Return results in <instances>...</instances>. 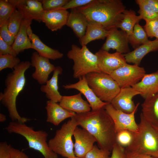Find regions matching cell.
Returning <instances> with one entry per match:
<instances>
[{
  "label": "cell",
  "instance_id": "6da1fadb",
  "mask_svg": "<svg viewBox=\"0 0 158 158\" xmlns=\"http://www.w3.org/2000/svg\"><path fill=\"white\" fill-rule=\"evenodd\" d=\"M80 126L96 139L98 147L111 151L117 143V132L111 118L104 108L76 114L74 116Z\"/></svg>",
  "mask_w": 158,
  "mask_h": 158
},
{
  "label": "cell",
  "instance_id": "7a4b0ae2",
  "mask_svg": "<svg viewBox=\"0 0 158 158\" xmlns=\"http://www.w3.org/2000/svg\"><path fill=\"white\" fill-rule=\"evenodd\" d=\"M31 66L30 62L23 61L6 76L5 80V87L0 93V101L7 109L12 121L25 123L30 119L21 116L16 107V98L23 90L26 83L25 73Z\"/></svg>",
  "mask_w": 158,
  "mask_h": 158
},
{
  "label": "cell",
  "instance_id": "3957f363",
  "mask_svg": "<svg viewBox=\"0 0 158 158\" xmlns=\"http://www.w3.org/2000/svg\"><path fill=\"white\" fill-rule=\"evenodd\" d=\"M125 8L120 0H93L90 4L76 8L88 21L98 23L109 30L116 28L122 19Z\"/></svg>",
  "mask_w": 158,
  "mask_h": 158
},
{
  "label": "cell",
  "instance_id": "277c9868",
  "mask_svg": "<svg viewBox=\"0 0 158 158\" xmlns=\"http://www.w3.org/2000/svg\"><path fill=\"white\" fill-rule=\"evenodd\" d=\"M136 132H133L131 143L125 148L126 154H144L158 158V129L144 118L141 114Z\"/></svg>",
  "mask_w": 158,
  "mask_h": 158
},
{
  "label": "cell",
  "instance_id": "5b68a950",
  "mask_svg": "<svg viewBox=\"0 0 158 158\" xmlns=\"http://www.w3.org/2000/svg\"><path fill=\"white\" fill-rule=\"evenodd\" d=\"M4 129L10 133L21 135L27 141L29 147L40 152L44 158H58V154L52 151L47 142L48 134L43 130H35L25 123L16 121L10 122Z\"/></svg>",
  "mask_w": 158,
  "mask_h": 158
},
{
  "label": "cell",
  "instance_id": "8992f818",
  "mask_svg": "<svg viewBox=\"0 0 158 158\" xmlns=\"http://www.w3.org/2000/svg\"><path fill=\"white\" fill-rule=\"evenodd\" d=\"M67 56L73 61V77L75 78H79L92 72H101L97 56L90 51L86 46L80 47L72 44Z\"/></svg>",
  "mask_w": 158,
  "mask_h": 158
},
{
  "label": "cell",
  "instance_id": "52a82bcc",
  "mask_svg": "<svg viewBox=\"0 0 158 158\" xmlns=\"http://www.w3.org/2000/svg\"><path fill=\"white\" fill-rule=\"evenodd\" d=\"M74 116L63 124L61 128L56 131L54 137L48 142L49 147L54 152L66 158L75 157L72 137L78 125Z\"/></svg>",
  "mask_w": 158,
  "mask_h": 158
},
{
  "label": "cell",
  "instance_id": "ba28073f",
  "mask_svg": "<svg viewBox=\"0 0 158 158\" xmlns=\"http://www.w3.org/2000/svg\"><path fill=\"white\" fill-rule=\"evenodd\" d=\"M88 84L102 101L111 103L119 92L120 87L109 75L101 72H93L85 75Z\"/></svg>",
  "mask_w": 158,
  "mask_h": 158
},
{
  "label": "cell",
  "instance_id": "9c48e42d",
  "mask_svg": "<svg viewBox=\"0 0 158 158\" xmlns=\"http://www.w3.org/2000/svg\"><path fill=\"white\" fill-rule=\"evenodd\" d=\"M145 73L143 67L127 63L114 71L109 75L122 88L132 87L141 80Z\"/></svg>",
  "mask_w": 158,
  "mask_h": 158
},
{
  "label": "cell",
  "instance_id": "30bf717a",
  "mask_svg": "<svg viewBox=\"0 0 158 158\" xmlns=\"http://www.w3.org/2000/svg\"><path fill=\"white\" fill-rule=\"evenodd\" d=\"M138 108L130 113H126L116 109L110 103H108L104 108L113 121L117 133L123 130L133 132L137 131L138 124L135 121V115Z\"/></svg>",
  "mask_w": 158,
  "mask_h": 158
},
{
  "label": "cell",
  "instance_id": "8fae6325",
  "mask_svg": "<svg viewBox=\"0 0 158 158\" xmlns=\"http://www.w3.org/2000/svg\"><path fill=\"white\" fill-rule=\"evenodd\" d=\"M101 72L110 75L112 72L127 63L122 54L116 51L111 53L101 49L95 53Z\"/></svg>",
  "mask_w": 158,
  "mask_h": 158
},
{
  "label": "cell",
  "instance_id": "7c38bea8",
  "mask_svg": "<svg viewBox=\"0 0 158 158\" xmlns=\"http://www.w3.org/2000/svg\"><path fill=\"white\" fill-rule=\"evenodd\" d=\"M106 38L101 49L109 51L112 49L122 54L130 52L128 35L125 32L119 30L116 27L113 28L109 30Z\"/></svg>",
  "mask_w": 158,
  "mask_h": 158
},
{
  "label": "cell",
  "instance_id": "4fadbf2b",
  "mask_svg": "<svg viewBox=\"0 0 158 158\" xmlns=\"http://www.w3.org/2000/svg\"><path fill=\"white\" fill-rule=\"evenodd\" d=\"M31 59V66L35 68L32 75V78L39 84H45L55 67L50 63L49 59L40 56L37 51L32 53Z\"/></svg>",
  "mask_w": 158,
  "mask_h": 158
},
{
  "label": "cell",
  "instance_id": "5bb4252c",
  "mask_svg": "<svg viewBox=\"0 0 158 158\" xmlns=\"http://www.w3.org/2000/svg\"><path fill=\"white\" fill-rule=\"evenodd\" d=\"M140 93L132 87L121 88L120 91L111 104L116 109L126 113H130L138 107L135 105L133 98Z\"/></svg>",
  "mask_w": 158,
  "mask_h": 158
},
{
  "label": "cell",
  "instance_id": "9a60e30c",
  "mask_svg": "<svg viewBox=\"0 0 158 158\" xmlns=\"http://www.w3.org/2000/svg\"><path fill=\"white\" fill-rule=\"evenodd\" d=\"M75 142L74 144V154L76 157H85L86 154L93 148L95 138L85 129L75 128L73 133Z\"/></svg>",
  "mask_w": 158,
  "mask_h": 158
},
{
  "label": "cell",
  "instance_id": "2e32d148",
  "mask_svg": "<svg viewBox=\"0 0 158 158\" xmlns=\"http://www.w3.org/2000/svg\"><path fill=\"white\" fill-rule=\"evenodd\" d=\"M79 79L77 83L63 85V87L66 89H75L79 91L86 98L92 111H96L104 108L109 103L102 101L97 96L89 86L85 75Z\"/></svg>",
  "mask_w": 158,
  "mask_h": 158
},
{
  "label": "cell",
  "instance_id": "e0dca14e",
  "mask_svg": "<svg viewBox=\"0 0 158 158\" xmlns=\"http://www.w3.org/2000/svg\"><path fill=\"white\" fill-rule=\"evenodd\" d=\"M69 13L61 8L44 11L41 15L40 20L52 31L60 30L66 25Z\"/></svg>",
  "mask_w": 158,
  "mask_h": 158
},
{
  "label": "cell",
  "instance_id": "ac0fdd59",
  "mask_svg": "<svg viewBox=\"0 0 158 158\" xmlns=\"http://www.w3.org/2000/svg\"><path fill=\"white\" fill-rule=\"evenodd\" d=\"M16 8L20 11L23 18L34 19L41 22V14L44 11L42 3L36 0H9Z\"/></svg>",
  "mask_w": 158,
  "mask_h": 158
},
{
  "label": "cell",
  "instance_id": "d6986e66",
  "mask_svg": "<svg viewBox=\"0 0 158 158\" xmlns=\"http://www.w3.org/2000/svg\"><path fill=\"white\" fill-rule=\"evenodd\" d=\"M145 99L158 92V70L145 74L141 80L132 87Z\"/></svg>",
  "mask_w": 158,
  "mask_h": 158
},
{
  "label": "cell",
  "instance_id": "ffe728a7",
  "mask_svg": "<svg viewBox=\"0 0 158 158\" xmlns=\"http://www.w3.org/2000/svg\"><path fill=\"white\" fill-rule=\"evenodd\" d=\"M47 112L46 121L57 126L66 119L75 116L76 113L67 110L59 104L50 100L46 102L45 107Z\"/></svg>",
  "mask_w": 158,
  "mask_h": 158
},
{
  "label": "cell",
  "instance_id": "44dd1931",
  "mask_svg": "<svg viewBox=\"0 0 158 158\" xmlns=\"http://www.w3.org/2000/svg\"><path fill=\"white\" fill-rule=\"evenodd\" d=\"M59 104L65 109L76 114L90 111L91 109L89 104L83 99L80 92L73 95L62 96Z\"/></svg>",
  "mask_w": 158,
  "mask_h": 158
},
{
  "label": "cell",
  "instance_id": "7402d4cb",
  "mask_svg": "<svg viewBox=\"0 0 158 158\" xmlns=\"http://www.w3.org/2000/svg\"><path fill=\"white\" fill-rule=\"evenodd\" d=\"M63 69L60 66L55 67L53 75L50 79L41 86V92L44 93L46 97L50 101L57 103L60 102L62 96L59 91L58 78L62 74Z\"/></svg>",
  "mask_w": 158,
  "mask_h": 158
},
{
  "label": "cell",
  "instance_id": "603a6c76",
  "mask_svg": "<svg viewBox=\"0 0 158 158\" xmlns=\"http://www.w3.org/2000/svg\"><path fill=\"white\" fill-rule=\"evenodd\" d=\"M141 106V114L144 118L158 129V92L145 99Z\"/></svg>",
  "mask_w": 158,
  "mask_h": 158
},
{
  "label": "cell",
  "instance_id": "cb8c5ba5",
  "mask_svg": "<svg viewBox=\"0 0 158 158\" xmlns=\"http://www.w3.org/2000/svg\"><path fill=\"white\" fill-rule=\"evenodd\" d=\"M88 23L85 15L75 8L71 9L66 25L72 30L80 40L85 34Z\"/></svg>",
  "mask_w": 158,
  "mask_h": 158
},
{
  "label": "cell",
  "instance_id": "d4e9b609",
  "mask_svg": "<svg viewBox=\"0 0 158 158\" xmlns=\"http://www.w3.org/2000/svg\"><path fill=\"white\" fill-rule=\"evenodd\" d=\"M158 51V39L150 40L133 51L123 54L127 62L139 66L143 58L152 51Z\"/></svg>",
  "mask_w": 158,
  "mask_h": 158
},
{
  "label": "cell",
  "instance_id": "484cf974",
  "mask_svg": "<svg viewBox=\"0 0 158 158\" xmlns=\"http://www.w3.org/2000/svg\"><path fill=\"white\" fill-rule=\"evenodd\" d=\"M109 30L106 29L100 24L88 21L85 34L79 40L82 46H86L90 42L96 40H104L106 38Z\"/></svg>",
  "mask_w": 158,
  "mask_h": 158
},
{
  "label": "cell",
  "instance_id": "4316f807",
  "mask_svg": "<svg viewBox=\"0 0 158 158\" xmlns=\"http://www.w3.org/2000/svg\"><path fill=\"white\" fill-rule=\"evenodd\" d=\"M32 20L30 19L23 18L19 30L12 45L18 54L25 49L32 48L31 42L27 35L26 30L28 26L31 25Z\"/></svg>",
  "mask_w": 158,
  "mask_h": 158
},
{
  "label": "cell",
  "instance_id": "83f0119b",
  "mask_svg": "<svg viewBox=\"0 0 158 158\" xmlns=\"http://www.w3.org/2000/svg\"><path fill=\"white\" fill-rule=\"evenodd\" d=\"M31 41L32 49L36 50L42 57L53 60L60 59L63 57L62 53L45 45L35 34L33 33L32 35Z\"/></svg>",
  "mask_w": 158,
  "mask_h": 158
},
{
  "label": "cell",
  "instance_id": "f1b7e54d",
  "mask_svg": "<svg viewBox=\"0 0 158 158\" xmlns=\"http://www.w3.org/2000/svg\"><path fill=\"white\" fill-rule=\"evenodd\" d=\"M141 20V17L139 15L137 16L133 10L125 9L123 13L122 19L116 28H120L129 36L132 34L135 24Z\"/></svg>",
  "mask_w": 158,
  "mask_h": 158
},
{
  "label": "cell",
  "instance_id": "f546056e",
  "mask_svg": "<svg viewBox=\"0 0 158 158\" xmlns=\"http://www.w3.org/2000/svg\"><path fill=\"white\" fill-rule=\"evenodd\" d=\"M143 28L139 23L135 25L132 34L128 36L129 43L134 49L150 40Z\"/></svg>",
  "mask_w": 158,
  "mask_h": 158
},
{
  "label": "cell",
  "instance_id": "4dcf8cb0",
  "mask_svg": "<svg viewBox=\"0 0 158 158\" xmlns=\"http://www.w3.org/2000/svg\"><path fill=\"white\" fill-rule=\"evenodd\" d=\"M23 18L22 13L16 8L11 15L8 21V26L10 32L16 37L18 33Z\"/></svg>",
  "mask_w": 158,
  "mask_h": 158
},
{
  "label": "cell",
  "instance_id": "1f68e13d",
  "mask_svg": "<svg viewBox=\"0 0 158 158\" xmlns=\"http://www.w3.org/2000/svg\"><path fill=\"white\" fill-rule=\"evenodd\" d=\"M16 8L9 0H0V26L8 23L11 15Z\"/></svg>",
  "mask_w": 158,
  "mask_h": 158
},
{
  "label": "cell",
  "instance_id": "d6a6232c",
  "mask_svg": "<svg viewBox=\"0 0 158 158\" xmlns=\"http://www.w3.org/2000/svg\"><path fill=\"white\" fill-rule=\"evenodd\" d=\"M135 1L139 6V9L138 12L142 19L146 21L158 18V15L144 0H136Z\"/></svg>",
  "mask_w": 158,
  "mask_h": 158
},
{
  "label": "cell",
  "instance_id": "836d02e7",
  "mask_svg": "<svg viewBox=\"0 0 158 158\" xmlns=\"http://www.w3.org/2000/svg\"><path fill=\"white\" fill-rule=\"evenodd\" d=\"M20 62V60L16 56L10 54H0V71L6 68L13 70Z\"/></svg>",
  "mask_w": 158,
  "mask_h": 158
},
{
  "label": "cell",
  "instance_id": "e575fe53",
  "mask_svg": "<svg viewBox=\"0 0 158 158\" xmlns=\"http://www.w3.org/2000/svg\"><path fill=\"white\" fill-rule=\"evenodd\" d=\"M133 132L127 130H123L117 133V143L124 148L131 143L133 138Z\"/></svg>",
  "mask_w": 158,
  "mask_h": 158
},
{
  "label": "cell",
  "instance_id": "d590c367",
  "mask_svg": "<svg viewBox=\"0 0 158 158\" xmlns=\"http://www.w3.org/2000/svg\"><path fill=\"white\" fill-rule=\"evenodd\" d=\"M69 0H44L42 1L43 10L49 11L61 8Z\"/></svg>",
  "mask_w": 158,
  "mask_h": 158
},
{
  "label": "cell",
  "instance_id": "8d00e7d4",
  "mask_svg": "<svg viewBox=\"0 0 158 158\" xmlns=\"http://www.w3.org/2000/svg\"><path fill=\"white\" fill-rule=\"evenodd\" d=\"M110 151L100 149L94 145L92 149L86 155L85 158H110Z\"/></svg>",
  "mask_w": 158,
  "mask_h": 158
},
{
  "label": "cell",
  "instance_id": "74e56055",
  "mask_svg": "<svg viewBox=\"0 0 158 158\" xmlns=\"http://www.w3.org/2000/svg\"><path fill=\"white\" fill-rule=\"evenodd\" d=\"M145 21L143 28L148 37L151 38L155 37L158 30V18Z\"/></svg>",
  "mask_w": 158,
  "mask_h": 158
},
{
  "label": "cell",
  "instance_id": "f35d334b",
  "mask_svg": "<svg viewBox=\"0 0 158 158\" xmlns=\"http://www.w3.org/2000/svg\"><path fill=\"white\" fill-rule=\"evenodd\" d=\"M0 36L5 42L11 46L13 44L16 37L10 32L8 23L0 26Z\"/></svg>",
  "mask_w": 158,
  "mask_h": 158
},
{
  "label": "cell",
  "instance_id": "ab89813d",
  "mask_svg": "<svg viewBox=\"0 0 158 158\" xmlns=\"http://www.w3.org/2000/svg\"><path fill=\"white\" fill-rule=\"evenodd\" d=\"M93 1V0H69L65 5L61 8L66 10L68 9L77 8L88 5Z\"/></svg>",
  "mask_w": 158,
  "mask_h": 158
},
{
  "label": "cell",
  "instance_id": "60d3db41",
  "mask_svg": "<svg viewBox=\"0 0 158 158\" xmlns=\"http://www.w3.org/2000/svg\"><path fill=\"white\" fill-rule=\"evenodd\" d=\"M0 54H10L16 56L18 54L13 49L12 46L5 42L0 36Z\"/></svg>",
  "mask_w": 158,
  "mask_h": 158
},
{
  "label": "cell",
  "instance_id": "b9f144b4",
  "mask_svg": "<svg viewBox=\"0 0 158 158\" xmlns=\"http://www.w3.org/2000/svg\"><path fill=\"white\" fill-rule=\"evenodd\" d=\"M13 147L6 142L0 143V158H11Z\"/></svg>",
  "mask_w": 158,
  "mask_h": 158
},
{
  "label": "cell",
  "instance_id": "7bdbcfd3",
  "mask_svg": "<svg viewBox=\"0 0 158 158\" xmlns=\"http://www.w3.org/2000/svg\"><path fill=\"white\" fill-rule=\"evenodd\" d=\"M111 151L110 158H126L125 148L117 143L114 145Z\"/></svg>",
  "mask_w": 158,
  "mask_h": 158
},
{
  "label": "cell",
  "instance_id": "ee69618b",
  "mask_svg": "<svg viewBox=\"0 0 158 158\" xmlns=\"http://www.w3.org/2000/svg\"><path fill=\"white\" fill-rule=\"evenodd\" d=\"M11 158H30L25 153L20 150L13 148Z\"/></svg>",
  "mask_w": 158,
  "mask_h": 158
},
{
  "label": "cell",
  "instance_id": "f6af8a7d",
  "mask_svg": "<svg viewBox=\"0 0 158 158\" xmlns=\"http://www.w3.org/2000/svg\"><path fill=\"white\" fill-rule=\"evenodd\" d=\"M153 11L158 15V0H144Z\"/></svg>",
  "mask_w": 158,
  "mask_h": 158
},
{
  "label": "cell",
  "instance_id": "bcb514c9",
  "mask_svg": "<svg viewBox=\"0 0 158 158\" xmlns=\"http://www.w3.org/2000/svg\"><path fill=\"white\" fill-rule=\"evenodd\" d=\"M126 158H158L144 154H126Z\"/></svg>",
  "mask_w": 158,
  "mask_h": 158
},
{
  "label": "cell",
  "instance_id": "7dc6e473",
  "mask_svg": "<svg viewBox=\"0 0 158 158\" xmlns=\"http://www.w3.org/2000/svg\"><path fill=\"white\" fill-rule=\"evenodd\" d=\"M26 32L28 37L30 41H31L32 37L33 34L30 25H29L27 28Z\"/></svg>",
  "mask_w": 158,
  "mask_h": 158
},
{
  "label": "cell",
  "instance_id": "c3c4849f",
  "mask_svg": "<svg viewBox=\"0 0 158 158\" xmlns=\"http://www.w3.org/2000/svg\"><path fill=\"white\" fill-rule=\"evenodd\" d=\"M6 120V116L2 114H0V122H5Z\"/></svg>",
  "mask_w": 158,
  "mask_h": 158
},
{
  "label": "cell",
  "instance_id": "681fc988",
  "mask_svg": "<svg viewBox=\"0 0 158 158\" xmlns=\"http://www.w3.org/2000/svg\"><path fill=\"white\" fill-rule=\"evenodd\" d=\"M155 37H156V39H158V30L155 34Z\"/></svg>",
  "mask_w": 158,
  "mask_h": 158
},
{
  "label": "cell",
  "instance_id": "f907efd6",
  "mask_svg": "<svg viewBox=\"0 0 158 158\" xmlns=\"http://www.w3.org/2000/svg\"><path fill=\"white\" fill-rule=\"evenodd\" d=\"M74 158H85V157L80 158V157H75Z\"/></svg>",
  "mask_w": 158,
  "mask_h": 158
}]
</instances>
